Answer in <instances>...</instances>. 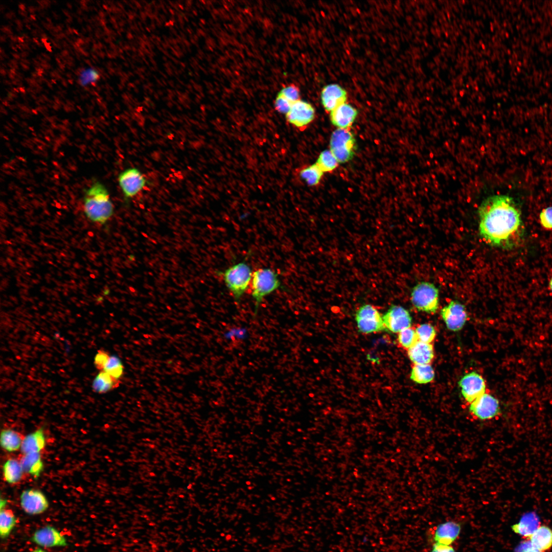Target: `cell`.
<instances>
[{
  "instance_id": "f1b7e54d",
  "label": "cell",
  "mask_w": 552,
  "mask_h": 552,
  "mask_svg": "<svg viewBox=\"0 0 552 552\" xmlns=\"http://www.w3.org/2000/svg\"><path fill=\"white\" fill-rule=\"evenodd\" d=\"M419 341L415 328H405L398 333L397 341L402 348L407 351Z\"/></svg>"
},
{
  "instance_id": "ac0fdd59",
  "label": "cell",
  "mask_w": 552,
  "mask_h": 552,
  "mask_svg": "<svg viewBox=\"0 0 552 552\" xmlns=\"http://www.w3.org/2000/svg\"><path fill=\"white\" fill-rule=\"evenodd\" d=\"M357 113L354 107L345 103L331 111L330 119L338 128L348 129L353 123Z\"/></svg>"
},
{
  "instance_id": "5bb4252c",
  "label": "cell",
  "mask_w": 552,
  "mask_h": 552,
  "mask_svg": "<svg viewBox=\"0 0 552 552\" xmlns=\"http://www.w3.org/2000/svg\"><path fill=\"white\" fill-rule=\"evenodd\" d=\"M315 110L309 103L299 100L292 105L286 114L287 121L296 127H304L314 119Z\"/></svg>"
},
{
  "instance_id": "30bf717a",
  "label": "cell",
  "mask_w": 552,
  "mask_h": 552,
  "mask_svg": "<svg viewBox=\"0 0 552 552\" xmlns=\"http://www.w3.org/2000/svg\"><path fill=\"white\" fill-rule=\"evenodd\" d=\"M447 329L458 331L464 326L468 318L465 306L456 301H451L440 312Z\"/></svg>"
},
{
  "instance_id": "4316f807",
  "label": "cell",
  "mask_w": 552,
  "mask_h": 552,
  "mask_svg": "<svg viewBox=\"0 0 552 552\" xmlns=\"http://www.w3.org/2000/svg\"><path fill=\"white\" fill-rule=\"evenodd\" d=\"M435 372L430 364H413L410 378L418 384H427L434 378Z\"/></svg>"
},
{
  "instance_id": "d6986e66",
  "label": "cell",
  "mask_w": 552,
  "mask_h": 552,
  "mask_svg": "<svg viewBox=\"0 0 552 552\" xmlns=\"http://www.w3.org/2000/svg\"><path fill=\"white\" fill-rule=\"evenodd\" d=\"M407 355L413 364H430L434 357L433 345L418 341L407 350Z\"/></svg>"
},
{
  "instance_id": "2e32d148",
  "label": "cell",
  "mask_w": 552,
  "mask_h": 552,
  "mask_svg": "<svg viewBox=\"0 0 552 552\" xmlns=\"http://www.w3.org/2000/svg\"><path fill=\"white\" fill-rule=\"evenodd\" d=\"M320 97L324 107L326 110L331 111L346 103L347 93L340 85L337 84H331L323 88Z\"/></svg>"
},
{
  "instance_id": "7c38bea8",
  "label": "cell",
  "mask_w": 552,
  "mask_h": 552,
  "mask_svg": "<svg viewBox=\"0 0 552 552\" xmlns=\"http://www.w3.org/2000/svg\"><path fill=\"white\" fill-rule=\"evenodd\" d=\"M22 509L29 515L40 514L49 508V503L44 493L36 489L24 490L20 496Z\"/></svg>"
},
{
  "instance_id": "44dd1931",
  "label": "cell",
  "mask_w": 552,
  "mask_h": 552,
  "mask_svg": "<svg viewBox=\"0 0 552 552\" xmlns=\"http://www.w3.org/2000/svg\"><path fill=\"white\" fill-rule=\"evenodd\" d=\"M18 459L25 475L38 478L43 470V463L40 452L21 454Z\"/></svg>"
},
{
  "instance_id": "8fae6325",
  "label": "cell",
  "mask_w": 552,
  "mask_h": 552,
  "mask_svg": "<svg viewBox=\"0 0 552 552\" xmlns=\"http://www.w3.org/2000/svg\"><path fill=\"white\" fill-rule=\"evenodd\" d=\"M382 318L385 329L395 333L411 327L412 323L408 311L399 305H392Z\"/></svg>"
},
{
  "instance_id": "8992f818",
  "label": "cell",
  "mask_w": 552,
  "mask_h": 552,
  "mask_svg": "<svg viewBox=\"0 0 552 552\" xmlns=\"http://www.w3.org/2000/svg\"><path fill=\"white\" fill-rule=\"evenodd\" d=\"M118 182L126 203L142 192L147 185V179L136 167H129L121 172Z\"/></svg>"
},
{
  "instance_id": "9c48e42d",
  "label": "cell",
  "mask_w": 552,
  "mask_h": 552,
  "mask_svg": "<svg viewBox=\"0 0 552 552\" xmlns=\"http://www.w3.org/2000/svg\"><path fill=\"white\" fill-rule=\"evenodd\" d=\"M469 410L475 418L482 421L492 419L501 413L498 399L486 393L470 403Z\"/></svg>"
},
{
  "instance_id": "d6a6232c",
  "label": "cell",
  "mask_w": 552,
  "mask_h": 552,
  "mask_svg": "<svg viewBox=\"0 0 552 552\" xmlns=\"http://www.w3.org/2000/svg\"><path fill=\"white\" fill-rule=\"evenodd\" d=\"M415 330L420 341L431 343L436 337L434 327L430 324L424 323L417 326Z\"/></svg>"
},
{
  "instance_id": "f35d334b",
  "label": "cell",
  "mask_w": 552,
  "mask_h": 552,
  "mask_svg": "<svg viewBox=\"0 0 552 552\" xmlns=\"http://www.w3.org/2000/svg\"><path fill=\"white\" fill-rule=\"evenodd\" d=\"M514 552H542L534 547L531 542L524 539L516 547Z\"/></svg>"
},
{
  "instance_id": "4fadbf2b",
  "label": "cell",
  "mask_w": 552,
  "mask_h": 552,
  "mask_svg": "<svg viewBox=\"0 0 552 552\" xmlns=\"http://www.w3.org/2000/svg\"><path fill=\"white\" fill-rule=\"evenodd\" d=\"M463 398L471 403L486 393V383L483 377L476 372L463 376L458 381Z\"/></svg>"
},
{
  "instance_id": "6da1fadb",
  "label": "cell",
  "mask_w": 552,
  "mask_h": 552,
  "mask_svg": "<svg viewBox=\"0 0 552 552\" xmlns=\"http://www.w3.org/2000/svg\"><path fill=\"white\" fill-rule=\"evenodd\" d=\"M480 236L492 246L510 249L523 241L525 228L521 211L513 198L490 196L478 208Z\"/></svg>"
},
{
  "instance_id": "74e56055",
  "label": "cell",
  "mask_w": 552,
  "mask_h": 552,
  "mask_svg": "<svg viewBox=\"0 0 552 552\" xmlns=\"http://www.w3.org/2000/svg\"><path fill=\"white\" fill-rule=\"evenodd\" d=\"M110 355L106 351L100 350L96 354L95 359L94 363L96 368L100 371H103Z\"/></svg>"
},
{
  "instance_id": "603a6c76",
  "label": "cell",
  "mask_w": 552,
  "mask_h": 552,
  "mask_svg": "<svg viewBox=\"0 0 552 552\" xmlns=\"http://www.w3.org/2000/svg\"><path fill=\"white\" fill-rule=\"evenodd\" d=\"M45 444L44 431L40 428L25 436L20 448L21 454L40 452L45 448Z\"/></svg>"
},
{
  "instance_id": "1f68e13d",
  "label": "cell",
  "mask_w": 552,
  "mask_h": 552,
  "mask_svg": "<svg viewBox=\"0 0 552 552\" xmlns=\"http://www.w3.org/2000/svg\"><path fill=\"white\" fill-rule=\"evenodd\" d=\"M315 164L323 172H326L335 169L338 162L330 150H326L320 153Z\"/></svg>"
},
{
  "instance_id": "d590c367",
  "label": "cell",
  "mask_w": 552,
  "mask_h": 552,
  "mask_svg": "<svg viewBox=\"0 0 552 552\" xmlns=\"http://www.w3.org/2000/svg\"><path fill=\"white\" fill-rule=\"evenodd\" d=\"M292 104L291 102L279 93L274 101V106L275 110L278 112L286 114Z\"/></svg>"
},
{
  "instance_id": "7bdbcfd3",
  "label": "cell",
  "mask_w": 552,
  "mask_h": 552,
  "mask_svg": "<svg viewBox=\"0 0 552 552\" xmlns=\"http://www.w3.org/2000/svg\"><path fill=\"white\" fill-rule=\"evenodd\" d=\"M549 288H550V290L552 291V278H551V279H550V280L549 281Z\"/></svg>"
},
{
  "instance_id": "484cf974",
  "label": "cell",
  "mask_w": 552,
  "mask_h": 552,
  "mask_svg": "<svg viewBox=\"0 0 552 552\" xmlns=\"http://www.w3.org/2000/svg\"><path fill=\"white\" fill-rule=\"evenodd\" d=\"M120 380L111 377L106 372L102 371L95 378L92 385L93 389L96 393H105L118 387Z\"/></svg>"
},
{
  "instance_id": "cb8c5ba5",
  "label": "cell",
  "mask_w": 552,
  "mask_h": 552,
  "mask_svg": "<svg viewBox=\"0 0 552 552\" xmlns=\"http://www.w3.org/2000/svg\"><path fill=\"white\" fill-rule=\"evenodd\" d=\"M2 470L4 480L11 485L19 483L25 475L18 458L8 459L4 463Z\"/></svg>"
},
{
  "instance_id": "7402d4cb",
  "label": "cell",
  "mask_w": 552,
  "mask_h": 552,
  "mask_svg": "<svg viewBox=\"0 0 552 552\" xmlns=\"http://www.w3.org/2000/svg\"><path fill=\"white\" fill-rule=\"evenodd\" d=\"M526 539L541 551L547 552L552 548V528L546 524H541Z\"/></svg>"
},
{
  "instance_id": "9a60e30c",
  "label": "cell",
  "mask_w": 552,
  "mask_h": 552,
  "mask_svg": "<svg viewBox=\"0 0 552 552\" xmlns=\"http://www.w3.org/2000/svg\"><path fill=\"white\" fill-rule=\"evenodd\" d=\"M31 540L44 547H63L67 545L66 538L55 527L46 525L33 534Z\"/></svg>"
},
{
  "instance_id": "ab89813d",
  "label": "cell",
  "mask_w": 552,
  "mask_h": 552,
  "mask_svg": "<svg viewBox=\"0 0 552 552\" xmlns=\"http://www.w3.org/2000/svg\"><path fill=\"white\" fill-rule=\"evenodd\" d=\"M430 552H456L451 545L435 543L432 545Z\"/></svg>"
},
{
  "instance_id": "52a82bcc",
  "label": "cell",
  "mask_w": 552,
  "mask_h": 552,
  "mask_svg": "<svg viewBox=\"0 0 552 552\" xmlns=\"http://www.w3.org/2000/svg\"><path fill=\"white\" fill-rule=\"evenodd\" d=\"M330 151L338 163H346L355 154L356 142L354 135L348 129L338 128L332 134Z\"/></svg>"
},
{
  "instance_id": "d4e9b609",
  "label": "cell",
  "mask_w": 552,
  "mask_h": 552,
  "mask_svg": "<svg viewBox=\"0 0 552 552\" xmlns=\"http://www.w3.org/2000/svg\"><path fill=\"white\" fill-rule=\"evenodd\" d=\"M25 436L22 433L13 429H4L1 432V447L7 452L17 451L21 448Z\"/></svg>"
},
{
  "instance_id": "b9f144b4",
  "label": "cell",
  "mask_w": 552,
  "mask_h": 552,
  "mask_svg": "<svg viewBox=\"0 0 552 552\" xmlns=\"http://www.w3.org/2000/svg\"><path fill=\"white\" fill-rule=\"evenodd\" d=\"M32 552H47V551H45L44 550L41 549V548H36V549H34L33 551H32Z\"/></svg>"
},
{
  "instance_id": "ffe728a7",
  "label": "cell",
  "mask_w": 552,
  "mask_h": 552,
  "mask_svg": "<svg viewBox=\"0 0 552 552\" xmlns=\"http://www.w3.org/2000/svg\"><path fill=\"white\" fill-rule=\"evenodd\" d=\"M541 524L539 517L535 512L524 514L520 521L511 526L512 531L521 536L522 539H527Z\"/></svg>"
},
{
  "instance_id": "60d3db41",
  "label": "cell",
  "mask_w": 552,
  "mask_h": 552,
  "mask_svg": "<svg viewBox=\"0 0 552 552\" xmlns=\"http://www.w3.org/2000/svg\"><path fill=\"white\" fill-rule=\"evenodd\" d=\"M7 504V500L1 498L0 502L1 510L5 509V507Z\"/></svg>"
},
{
  "instance_id": "4dcf8cb0",
  "label": "cell",
  "mask_w": 552,
  "mask_h": 552,
  "mask_svg": "<svg viewBox=\"0 0 552 552\" xmlns=\"http://www.w3.org/2000/svg\"><path fill=\"white\" fill-rule=\"evenodd\" d=\"M100 78L98 71L91 66L82 68L78 75V82L82 87H86L96 83Z\"/></svg>"
},
{
  "instance_id": "f546056e",
  "label": "cell",
  "mask_w": 552,
  "mask_h": 552,
  "mask_svg": "<svg viewBox=\"0 0 552 552\" xmlns=\"http://www.w3.org/2000/svg\"><path fill=\"white\" fill-rule=\"evenodd\" d=\"M323 173L319 167L314 164L302 169L300 175L308 185L315 186L319 182Z\"/></svg>"
},
{
  "instance_id": "e0dca14e",
  "label": "cell",
  "mask_w": 552,
  "mask_h": 552,
  "mask_svg": "<svg viewBox=\"0 0 552 552\" xmlns=\"http://www.w3.org/2000/svg\"><path fill=\"white\" fill-rule=\"evenodd\" d=\"M462 526L460 523L448 521L439 524L434 531L435 543L451 545L460 535Z\"/></svg>"
},
{
  "instance_id": "7a4b0ae2",
  "label": "cell",
  "mask_w": 552,
  "mask_h": 552,
  "mask_svg": "<svg viewBox=\"0 0 552 552\" xmlns=\"http://www.w3.org/2000/svg\"><path fill=\"white\" fill-rule=\"evenodd\" d=\"M83 211L91 222L106 224L113 215L114 205L109 192L102 183L95 181L87 189L83 198Z\"/></svg>"
},
{
  "instance_id": "e575fe53",
  "label": "cell",
  "mask_w": 552,
  "mask_h": 552,
  "mask_svg": "<svg viewBox=\"0 0 552 552\" xmlns=\"http://www.w3.org/2000/svg\"><path fill=\"white\" fill-rule=\"evenodd\" d=\"M279 93L292 103L300 100V89L297 86L293 84H290L284 87Z\"/></svg>"
},
{
  "instance_id": "836d02e7",
  "label": "cell",
  "mask_w": 552,
  "mask_h": 552,
  "mask_svg": "<svg viewBox=\"0 0 552 552\" xmlns=\"http://www.w3.org/2000/svg\"><path fill=\"white\" fill-rule=\"evenodd\" d=\"M123 366L120 360L116 356H110L103 371L114 379L120 380V378L123 375Z\"/></svg>"
},
{
  "instance_id": "3957f363",
  "label": "cell",
  "mask_w": 552,
  "mask_h": 552,
  "mask_svg": "<svg viewBox=\"0 0 552 552\" xmlns=\"http://www.w3.org/2000/svg\"><path fill=\"white\" fill-rule=\"evenodd\" d=\"M216 273L222 279L235 302L239 303L249 287L252 275L251 268L245 259L223 271H217Z\"/></svg>"
},
{
  "instance_id": "ba28073f",
  "label": "cell",
  "mask_w": 552,
  "mask_h": 552,
  "mask_svg": "<svg viewBox=\"0 0 552 552\" xmlns=\"http://www.w3.org/2000/svg\"><path fill=\"white\" fill-rule=\"evenodd\" d=\"M355 319L359 331L364 334L381 332L385 329L382 316L371 304H364L356 311Z\"/></svg>"
},
{
  "instance_id": "5b68a950",
  "label": "cell",
  "mask_w": 552,
  "mask_h": 552,
  "mask_svg": "<svg viewBox=\"0 0 552 552\" xmlns=\"http://www.w3.org/2000/svg\"><path fill=\"white\" fill-rule=\"evenodd\" d=\"M410 300L418 311L434 313L439 307L438 289L429 282L419 283L412 288Z\"/></svg>"
},
{
  "instance_id": "277c9868",
  "label": "cell",
  "mask_w": 552,
  "mask_h": 552,
  "mask_svg": "<svg viewBox=\"0 0 552 552\" xmlns=\"http://www.w3.org/2000/svg\"><path fill=\"white\" fill-rule=\"evenodd\" d=\"M279 274L269 268L257 269L252 273L251 281V295L255 303L254 316L263 298L281 287Z\"/></svg>"
},
{
  "instance_id": "83f0119b",
  "label": "cell",
  "mask_w": 552,
  "mask_h": 552,
  "mask_svg": "<svg viewBox=\"0 0 552 552\" xmlns=\"http://www.w3.org/2000/svg\"><path fill=\"white\" fill-rule=\"evenodd\" d=\"M16 518L12 510L3 509L0 512V535L2 539L9 536L16 524Z\"/></svg>"
},
{
  "instance_id": "8d00e7d4",
  "label": "cell",
  "mask_w": 552,
  "mask_h": 552,
  "mask_svg": "<svg viewBox=\"0 0 552 552\" xmlns=\"http://www.w3.org/2000/svg\"><path fill=\"white\" fill-rule=\"evenodd\" d=\"M540 222L542 226L547 230L552 229V206L543 209L540 213Z\"/></svg>"
}]
</instances>
